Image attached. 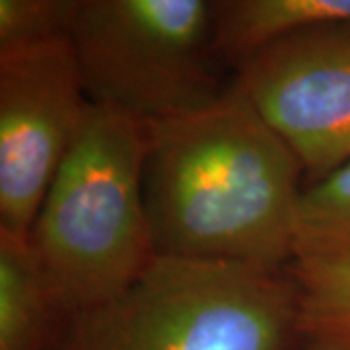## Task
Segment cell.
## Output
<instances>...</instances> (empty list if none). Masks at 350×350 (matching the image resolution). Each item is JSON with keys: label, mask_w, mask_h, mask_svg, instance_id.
I'll use <instances>...</instances> for the list:
<instances>
[{"label": "cell", "mask_w": 350, "mask_h": 350, "mask_svg": "<svg viewBox=\"0 0 350 350\" xmlns=\"http://www.w3.org/2000/svg\"><path fill=\"white\" fill-rule=\"evenodd\" d=\"M146 146L148 126L92 103L39 206L27 239L63 317L113 298L158 257Z\"/></svg>", "instance_id": "cell-2"}, {"label": "cell", "mask_w": 350, "mask_h": 350, "mask_svg": "<svg viewBox=\"0 0 350 350\" xmlns=\"http://www.w3.org/2000/svg\"><path fill=\"white\" fill-rule=\"evenodd\" d=\"M45 350H301L286 271L156 257L125 290L61 319Z\"/></svg>", "instance_id": "cell-3"}, {"label": "cell", "mask_w": 350, "mask_h": 350, "mask_svg": "<svg viewBox=\"0 0 350 350\" xmlns=\"http://www.w3.org/2000/svg\"><path fill=\"white\" fill-rule=\"evenodd\" d=\"M61 319L27 236L0 230V350H45Z\"/></svg>", "instance_id": "cell-8"}, {"label": "cell", "mask_w": 350, "mask_h": 350, "mask_svg": "<svg viewBox=\"0 0 350 350\" xmlns=\"http://www.w3.org/2000/svg\"><path fill=\"white\" fill-rule=\"evenodd\" d=\"M68 41L90 103L146 126L200 111L228 88L214 0H80Z\"/></svg>", "instance_id": "cell-4"}, {"label": "cell", "mask_w": 350, "mask_h": 350, "mask_svg": "<svg viewBox=\"0 0 350 350\" xmlns=\"http://www.w3.org/2000/svg\"><path fill=\"white\" fill-rule=\"evenodd\" d=\"M234 70V82L300 160L306 185L349 162L350 22L275 41Z\"/></svg>", "instance_id": "cell-6"}, {"label": "cell", "mask_w": 350, "mask_h": 350, "mask_svg": "<svg viewBox=\"0 0 350 350\" xmlns=\"http://www.w3.org/2000/svg\"><path fill=\"white\" fill-rule=\"evenodd\" d=\"M80 0H0V53L70 39Z\"/></svg>", "instance_id": "cell-11"}, {"label": "cell", "mask_w": 350, "mask_h": 350, "mask_svg": "<svg viewBox=\"0 0 350 350\" xmlns=\"http://www.w3.org/2000/svg\"><path fill=\"white\" fill-rule=\"evenodd\" d=\"M304 189L300 160L236 82L213 105L148 126L144 202L158 257L286 271Z\"/></svg>", "instance_id": "cell-1"}, {"label": "cell", "mask_w": 350, "mask_h": 350, "mask_svg": "<svg viewBox=\"0 0 350 350\" xmlns=\"http://www.w3.org/2000/svg\"><path fill=\"white\" fill-rule=\"evenodd\" d=\"M331 22H350V0H214V45L236 66L262 47Z\"/></svg>", "instance_id": "cell-7"}, {"label": "cell", "mask_w": 350, "mask_h": 350, "mask_svg": "<svg viewBox=\"0 0 350 350\" xmlns=\"http://www.w3.org/2000/svg\"><path fill=\"white\" fill-rule=\"evenodd\" d=\"M301 350H350V265L290 262Z\"/></svg>", "instance_id": "cell-10"}, {"label": "cell", "mask_w": 350, "mask_h": 350, "mask_svg": "<svg viewBox=\"0 0 350 350\" xmlns=\"http://www.w3.org/2000/svg\"><path fill=\"white\" fill-rule=\"evenodd\" d=\"M90 105L68 39L0 53V230L29 234Z\"/></svg>", "instance_id": "cell-5"}, {"label": "cell", "mask_w": 350, "mask_h": 350, "mask_svg": "<svg viewBox=\"0 0 350 350\" xmlns=\"http://www.w3.org/2000/svg\"><path fill=\"white\" fill-rule=\"evenodd\" d=\"M294 261L350 265V160L301 191Z\"/></svg>", "instance_id": "cell-9"}]
</instances>
